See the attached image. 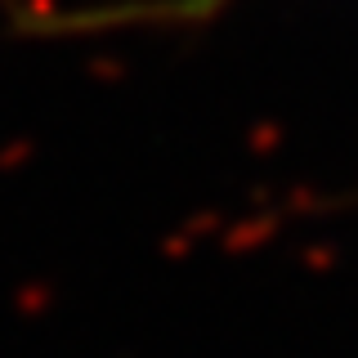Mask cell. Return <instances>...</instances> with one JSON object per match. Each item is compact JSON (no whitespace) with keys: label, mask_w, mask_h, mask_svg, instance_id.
I'll return each mask as SVG.
<instances>
[{"label":"cell","mask_w":358,"mask_h":358,"mask_svg":"<svg viewBox=\"0 0 358 358\" xmlns=\"http://www.w3.org/2000/svg\"><path fill=\"white\" fill-rule=\"evenodd\" d=\"M215 5H224V0H179V5L166 9V14H171V18H188V14H210Z\"/></svg>","instance_id":"cell-1"}]
</instances>
